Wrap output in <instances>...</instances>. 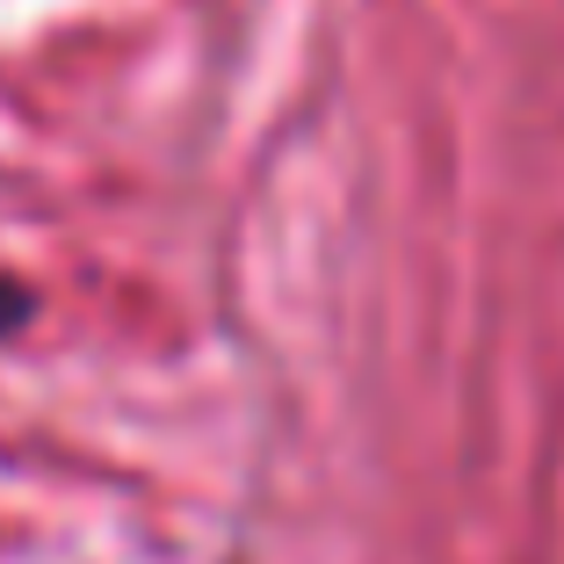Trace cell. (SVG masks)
<instances>
[{
	"instance_id": "6da1fadb",
	"label": "cell",
	"mask_w": 564,
	"mask_h": 564,
	"mask_svg": "<svg viewBox=\"0 0 564 564\" xmlns=\"http://www.w3.org/2000/svg\"><path fill=\"white\" fill-rule=\"evenodd\" d=\"M22 318H30V290H15V282L0 275V333H15Z\"/></svg>"
}]
</instances>
